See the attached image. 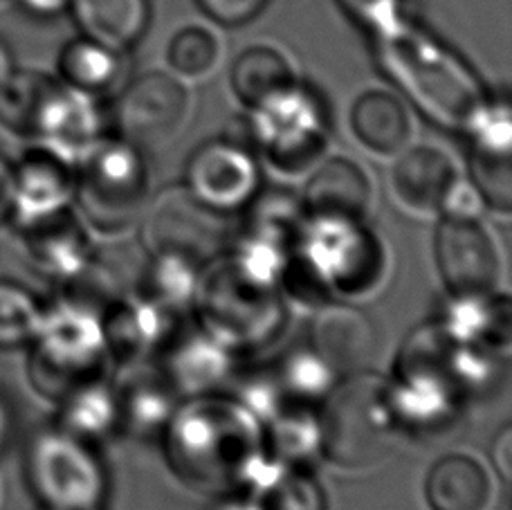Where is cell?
Instances as JSON below:
<instances>
[{
  "label": "cell",
  "instance_id": "6da1fadb",
  "mask_svg": "<svg viewBox=\"0 0 512 510\" xmlns=\"http://www.w3.org/2000/svg\"><path fill=\"white\" fill-rule=\"evenodd\" d=\"M160 441L171 475L216 499L241 490L265 459L261 423L221 391L182 398Z\"/></svg>",
  "mask_w": 512,
  "mask_h": 510
},
{
  "label": "cell",
  "instance_id": "7a4b0ae2",
  "mask_svg": "<svg viewBox=\"0 0 512 510\" xmlns=\"http://www.w3.org/2000/svg\"><path fill=\"white\" fill-rule=\"evenodd\" d=\"M387 275V250L367 221L306 218L281 275L283 297L319 308L376 290Z\"/></svg>",
  "mask_w": 512,
  "mask_h": 510
},
{
  "label": "cell",
  "instance_id": "3957f363",
  "mask_svg": "<svg viewBox=\"0 0 512 510\" xmlns=\"http://www.w3.org/2000/svg\"><path fill=\"white\" fill-rule=\"evenodd\" d=\"M382 72L429 122L454 133H468L490 99L479 79L450 50L400 18L373 32Z\"/></svg>",
  "mask_w": 512,
  "mask_h": 510
},
{
  "label": "cell",
  "instance_id": "277c9868",
  "mask_svg": "<svg viewBox=\"0 0 512 510\" xmlns=\"http://www.w3.org/2000/svg\"><path fill=\"white\" fill-rule=\"evenodd\" d=\"M191 313L196 326L234 355H252L279 338L288 320L279 284L223 252L200 270Z\"/></svg>",
  "mask_w": 512,
  "mask_h": 510
},
{
  "label": "cell",
  "instance_id": "5b68a950",
  "mask_svg": "<svg viewBox=\"0 0 512 510\" xmlns=\"http://www.w3.org/2000/svg\"><path fill=\"white\" fill-rule=\"evenodd\" d=\"M317 412L322 457L340 468L376 466L387 459L400 434L391 409L387 376L367 369L337 382Z\"/></svg>",
  "mask_w": 512,
  "mask_h": 510
},
{
  "label": "cell",
  "instance_id": "8992f818",
  "mask_svg": "<svg viewBox=\"0 0 512 510\" xmlns=\"http://www.w3.org/2000/svg\"><path fill=\"white\" fill-rule=\"evenodd\" d=\"M0 126L72 158L102 138V117L93 99L36 70H14L0 84Z\"/></svg>",
  "mask_w": 512,
  "mask_h": 510
},
{
  "label": "cell",
  "instance_id": "52a82bcc",
  "mask_svg": "<svg viewBox=\"0 0 512 510\" xmlns=\"http://www.w3.org/2000/svg\"><path fill=\"white\" fill-rule=\"evenodd\" d=\"M108 355L102 317L52 299L39 331L27 344V380L36 394L59 403L72 391L106 378Z\"/></svg>",
  "mask_w": 512,
  "mask_h": 510
},
{
  "label": "cell",
  "instance_id": "ba28073f",
  "mask_svg": "<svg viewBox=\"0 0 512 510\" xmlns=\"http://www.w3.org/2000/svg\"><path fill=\"white\" fill-rule=\"evenodd\" d=\"M75 160V200L81 216L104 234L137 223L149 203V165L144 151L115 138H99Z\"/></svg>",
  "mask_w": 512,
  "mask_h": 510
},
{
  "label": "cell",
  "instance_id": "9c48e42d",
  "mask_svg": "<svg viewBox=\"0 0 512 510\" xmlns=\"http://www.w3.org/2000/svg\"><path fill=\"white\" fill-rule=\"evenodd\" d=\"M25 484L43 510H95L108 493L97 448L59 430L41 427L25 448Z\"/></svg>",
  "mask_w": 512,
  "mask_h": 510
},
{
  "label": "cell",
  "instance_id": "30bf717a",
  "mask_svg": "<svg viewBox=\"0 0 512 510\" xmlns=\"http://www.w3.org/2000/svg\"><path fill=\"white\" fill-rule=\"evenodd\" d=\"M250 129L256 156L281 173H304L315 167L331 140L326 106L313 90L299 84L252 111Z\"/></svg>",
  "mask_w": 512,
  "mask_h": 510
},
{
  "label": "cell",
  "instance_id": "8fae6325",
  "mask_svg": "<svg viewBox=\"0 0 512 510\" xmlns=\"http://www.w3.org/2000/svg\"><path fill=\"white\" fill-rule=\"evenodd\" d=\"M142 250L153 254H178L205 266L230 243V216L218 214L189 194L185 185L164 187L149 198L137 218Z\"/></svg>",
  "mask_w": 512,
  "mask_h": 510
},
{
  "label": "cell",
  "instance_id": "7c38bea8",
  "mask_svg": "<svg viewBox=\"0 0 512 510\" xmlns=\"http://www.w3.org/2000/svg\"><path fill=\"white\" fill-rule=\"evenodd\" d=\"M477 200V194L456 189L436 230L438 275L452 297L492 293L499 281V250L477 214Z\"/></svg>",
  "mask_w": 512,
  "mask_h": 510
},
{
  "label": "cell",
  "instance_id": "4fadbf2b",
  "mask_svg": "<svg viewBox=\"0 0 512 510\" xmlns=\"http://www.w3.org/2000/svg\"><path fill=\"white\" fill-rule=\"evenodd\" d=\"M306 218L295 191L261 187L241 212V223L232 230L225 252L254 275L279 284Z\"/></svg>",
  "mask_w": 512,
  "mask_h": 510
},
{
  "label": "cell",
  "instance_id": "5bb4252c",
  "mask_svg": "<svg viewBox=\"0 0 512 510\" xmlns=\"http://www.w3.org/2000/svg\"><path fill=\"white\" fill-rule=\"evenodd\" d=\"M259 160L254 151L223 135L191 153L182 185L218 214H241L263 187Z\"/></svg>",
  "mask_w": 512,
  "mask_h": 510
},
{
  "label": "cell",
  "instance_id": "9a60e30c",
  "mask_svg": "<svg viewBox=\"0 0 512 510\" xmlns=\"http://www.w3.org/2000/svg\"><path fill=\"white\" fill-rule=\"evenodd\" d=\"M189 113V93L167 72H144L131 81L115 104L117 138L149 151L167 144Z\"/></svg>",
  "mask_w": 512,
  "mask_h": 510
},
{
  "label": "cell",
  "instance_id": "2e32d148",
  "mask_svg": "<svg viewBox=\"0 0 512 510\" xmlns=\"http://www.w3.org/2000/svg\"><path fill=\"white\" fill-rule=\"evenodd\" d=\"M182 324V313L171 311L140 290L117 297L102 315L108 355L120 367L158 358Z\"/></svg>",
  "mask_w": 512,
  "mask_h": 510
},
{
  "label": "cell",
  "instance_id": "e0dca14e",
  "mask_svg": "<svg viewBox=\"0 0 512 510\" xmlns=\"http://www.w3.org/2000/svg\"><path fill=\"white\" fill-rule=\"evenodd\" d=\"M75 182L77 167L70 153L50 144L27 149L14 165V209L9 223L21 227L70 207Z\"/></svg>",
  "mask_w": 512,
  "mask_h": 510
},
{
  "label": "cell",
  "instance_id": "ac0fdd59",
  "mask_svg": "<svg viewBox=\"0 0 512 510\" xmlns=\"http://www.w3.org/2000/svg\"><path fill=\"white\" fill-rule=\"evenodd\" d=\"M468 135V171L474 194L495 212L510 214L512 122L508 104H488Z\"/></svg>",
  "mask_w": 512,
  "mask_h": 510
},
{
  "label": "cell",
  "instance_id": "d6986e66",
  "mask_svg": "<svg viewBox=\"0 0 512 510\" xmlns=\"http://www.w3.org/2000/svg\"><path fill=\"white\" fill-rule=\"evenodd\" d=\"M236 355L198 326L182 324L158 353V367L180 398L221 391L232 376Z\"/></svg>",
  "mask_w": 512,
  "mask_h": 510
},
{
  "label": "cell",
  "instance_id": "ffe728a7",
  "mask_svg": "<svg viewBox=\"0 0 512 510\" xmlns=\"http://www.w3.org/2000/svg\"><path fill=\"white\" fill-rule=\"evenodd\" d=\"M18 234L27 261L54 286L77 275L95 257L90 234L72 205L21 225Z\"/></svg>",
  "mask_w": 512,
  "mask_h": 510
},
{
  "label": "cell",
  "instance_id": "44dd1931",
  "mask_svg": "<svg viewBox=\"0 0 512 510\" xmlns=\"http://www.w3.org/2000/svg\"><path fill=\"white\" fill-rule=\"evenodd\" d=\"M124 369V376L113 382L120 434L140 441L160 439L182 398L173 391L158 364L140 362Z\"/></svg>",
  "mask_w": 512,
  "mask_h": 510
},
{
  "label": "cell",
  "instance_id": "7402d4cb",
  "mask_svg": "<svg viewBox=\"0 0 512 510\" xmlns=\"http://www.w3.org/2000/svg\"><path fill=\"white\" fill-rule=\"evenodd\" d=\"M337 376L367 369L376 351V329L369 315L349 302H328L317 308L308 340Z\"/></svg>",
  "mask_w": 512,
  "mask_h": 510
},
{
  "label": "cell",
  "instance_id": "603a6c76",
  "mask_svg": "<svg viewBox=\"0 0 512 510\" xmlns=\"http://www.w3.org/2000/svg\"><path fill=\"white\" fill-rule=\"evenodd\" d=\"M218 510H328L326 493L310 468L283 466L268 457L241 490Z\"/></svg>",
  "mask_w": 512,
  "mask_h": 510
},
{
  "label": "cell",
  "instance_id": "cb8c5ba5",
  "mask_svg": "<svg viewBox=\"0 0 512 510\" xmlns=\"http://www.w3.org/2000/svg\"><path fill=\"white\" fill-rule=\"evenodd\" d=\"M308 218H344L367 221L373 203V187L358 162L333 156L319 162L299 194Z\"/></svg>",
  "mask_w": 512,
  "mask_h": 510
},
{
  "label": "cell",
  "instance_id": "d4e9b609",
  "mask_svg": "<svg viewBox=\"0 0 512 510\" xmlns=\"http://www.w3.org/2000/svg\"><path fill=\"white\" fill-rule=\"evenodd\" d=\"M393 191L411 212L436 214L450 205L459 189L454 160L436 147L402 149L391 171Z\"/></svg>",
  "mask_w": 512,
  "mask_h": 510
},
{
  "label": "cell",
  "instance_id": "484cf974",
  "mask_svg": "<svg viewBox=\"0 0 512 510\" xmlns=\"http://www.w3.org/2000/svg\"><path fill=\"white\" fill-rule=\"evenodd\" d=\"M490 497L488 470L465 454H447L438 459L425 481L429 510H486Z\"/></svg>",
  "mask_w": 512,
  "mask_h": 510
},
{
  "label": "cell",
  "instance_id": "4316f807",
  "mask_svg": "<svg viewBox=\"0 0 512 510\" xmlns=\"http://www.w3.org/2000/svg\"><path fill=\"white\" fill-rule=\"evenodd\" d=\"M317 409L319 407L290 403L265 418L261 423L265 457L297 468H308L315 457H322V430H319Z\"/></svg>",
  "mask_w": 512,
  "mask_h": 510
},
{
  "label": "cell",
  "instance_id": "83f0119b",
  "mask_svg": "<svg viewBox=\"0 0 512 510\" xmlns=\"http://www.w3.org/2000/svg\"><path fill=\"white\" fill-rule=\"evenodd\" d=\"M54 425L93 448L111 439L113 434L120 432L113 382L108 378L95 380L61 398Z\"/></svg>",
  "mask_w": 512,
  "mask_h": 510
},
{
  "label": "cell",
  "instance_id": "f1b7e54d",
  "mask_svg": "<svg viewBox=\"0 0 512 510\" xmlns=\"http://www.w3.org/2000/svg\"><path fill=\"white\" fill-rule=\"evenodd\" d=\"M88 39L113 50L140 41L149 25V0H68Z\"/></svg>",
  "mask_w": 512,
  "mask_h": 510
},
{
  "label": "cell",
  "instance_id": "f546056e",
  "mask_svg": "<svg viewBox=\"0 0 512 510\" xmlns=\"http://www.w3.org/2000/svg\"><path fill=\"white\" fill-rule=\"evenodd\" d=\"M351 129L364 147L380 156H396L411 138L407 108L384 90H369L353 104Z\"/></svg>",
  "mask_w": 512,
  "mask_h": 510
},
{
  "label": "cell",
  "instance_id": "4dcf8cb0",
  "mask_svg": "<svg viewBox=\"0 0 512 510\" xmlns=\"http://www.w3.org/2000/svg\"><path fill=\"white\" fill-rule=\"evenodd\" d=\"M297 84L299 81L286 57L265 45H254L234 61L232 88L250 111L288 93Z\"/></svg>",
  "mask_w": 512,
  "mask_h": 510
},
{
  "label": "cell",
  "instance_id": "1f68e13d",
  "mask_svg": "<svg viewBox=\"0 0 512 510\" xmlns=\"http://www.w3.org/2000/svg\"><path fill=\"white\" fill-rule=\"evenodd\" d=\"M272 367L288 403L297 405L319 407L342 380L308 342L283 353Z\"/></svg>",
  "mask_w": 512,
  "mask_h": 510
},
{
  "label": "cell",
  "instance_id": "d6a6232c",
  "mask_svg": "<svg viewBox=\"0 0 512 510\" xmlns=\"http://www.w3.org/2000/svg\"><path fill=\"white\" fill-rule=\"evenodd\" d=\"M59 70L63 84L88 97L104 95L122 75L120 54L93 39H77L61 52Z\"/></svg>",
  "mask_w": 512,
  "mask_h": 510
},
{
  "label": "cell",
  "instance_id": "836d02e7",
  "mask_svg": "<svg viewBox=\"0 0 512 510\" xmlns=\"http://www.w3.org/2000/svg\"><path fill=\"white\" fill-rule=\"evenodd\" d=\"M200 270H203V266L187 257L153 254V257H149V266H146L142 284L137 290L171 308V311L185 315L187 308H191Z\"/></svg>",
  "mask_w": 512,
  "mask_h": 510
},
{
  "label": "cell",
  "instance_id": "e575fe53",
  "mask_svg": "<svg viewBox=\"0 0 512 510\" xmlns=\"http://www.w3.org/2000/svg\"><path fill=\"white\" fill-rule=\"evenodd\" d=\"M122 295L124 290L120 281H117V275L106 263L99 261L95 254L77 275L57 284V295H54V299L66 306L79 308L84 313L102 317L106 308Z\"/></svg>",
  "mask_w": 512,
  "mask_h": 510
},
{
  "label": "cell",
  "instance_id": "d590c367",
  "mask_svg": "<svg viewBox=\"0 0 512 510\" xmlns=\"http://www.w3.org/2000/svg\"><path fill=\"white\" fill-rule=\"evenodd\" d=\"M45 304L30 288L0 279V349H23L43 320Z\"/></svg>",
  "mask_w": 512,
  "mask_h": 510
},
{
  "label": "cell",
  "instance_id": "8d00e7d4",
  "mask_svg": "<svg viewBox=\"0 0 512 510\" xmlns=\"http://www.w3.org/2000/svg\"><path fill=\"white\" fill-rule=\"evenodd\" d=\"M218 59V43L214 34L203 27H185L169 45V63L173 70L187 77H200L214 68Z\"/></svg>",
  "mask_w": 512,
  "mask_h": 510
},
{
  "label": "cell",
  "instance_id": "74e56055",
  "mask_svg": "<svg viewBox=\"0 0 512 510\" xmlns=\"http://www.w3.org/2000/svg\"><path fill=\"white\" fill-rule=\"evenodd\" d=\"M342 7L367 30L376 32L398 18V0H340Z\"/></svg>",
  "mask_w": 512,
  "mask_h": 510
},
{
  "label": "cell",
  "instance_id": "f35d334b",
  "mask_svg": "<svg viewBox=\"0 0 512 510\" xmlns=\"http://www.w3.org/2000/svg\"><path fill=\"white\" fill-rule=\"evenodd\" d=\"M268 0H198V5L223 25H243L261 12Z\"/></svg>",
  "mask_w": 512,
  "mask_h": 510
},
{
  "label": "cell",
  "instance_id": "ab89813d",
  "mask_svg": "<svg viewBox=\"0 0 512 510\" xmlns=\"http://www.w3.org/2000/svg\"><path fill=\"white\" fill-rule=\"evenodd\" d=\"M14 209V165L0 156V227L9 223Z\"/></svg>",
  "mask_w": 512,
  "mask_h": 510
},
{
  "label": "cell",
  "instance_id": "60d3db41",
  "mask_svg": "<svg viewBox=\"0 0 512 510\" xmlns=\"http://www.w3.org/2000/svg\"><path fill=\"white\" fill-rule=\"evenodd\" d=\"M492 466H495L497 475L508 484L510 479V468H512V432L510 427H504L497 434L495 443H492Z\"/></svg>",
  "mask_w": 512,
  "mask_h": 510
},
{
  "label": "cell",
  "instance_id": "b9f144b4",
  "mask_svg": "<svg viewBox=\"0 0 512 510\" xmlns=\"http://www.w3.org/2000/svg\"><path fill=\"white\" fill-rule=\"evenodd\" d=\"M16 434V418L14 409L9 407L7 400L0 396V454H3L14 441Z\"/></svg>",
  "mask_w": 512,
  "mask_h": 510
},
{
  "label": "cell",
  "instance_id": "7bdbcfd3",
  "mask_svg": "<svg viewBox=\"0 0 512 510\" xmlns=\"http://www.w3.org/2000/svg\"><path fill=\"white\" fill-rule=\"evenodd\" d=\"M30 12L39 16H52L68 5V0H21Z\"/></svg>",
  "mask_w": 512,
  "mask_h": 510
},
{
  "label": "cell",
  "instance_id": "ee69618b",
  "mask_svg": "<svg viewBox=\"0 0 512 510\" xmlns=\"http://www.w3.org/2000/svg\"><path fill=\"white\" fill-rule=\"evenodd\" d=\"M14 70H16V68H14L12 52H9L5 41H0V84H3V81H7L9 75H12Z\"/></svg>",
  "mask_w": 512,
  "mask_h": 510
},
{
  "label": "cell",
  "instance_id": "f6af8a7d",
  "mask_svg": "<svg viewBox=\"0 0 512 510\" xmlns=\"http://www.w3.org/2000/svg\"><path fill=\"white\" fill-rule=\"evenodd\" d=\"M95 510H102V508H95Z\"/></svg>",
  "mask_w": 512,
  "mask_h": 510
}]
</instances>
